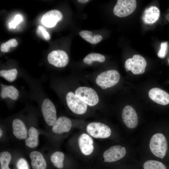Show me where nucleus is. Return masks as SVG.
I'll return each mask as SVG.
<instances>
[{"mask_svg":"<svg viewBox=\"0 0 169 169\" xmlns=\"http://www.w3.org/2000/svg\"><path fill=\"white\" fill-rule=\"evenodd\" d=\"M70 120L65 116H61L58 118L53 126L52 130L56 134H60L69 131L72 127Z\"/></svg>","mask_w":169,"mask_h":169,"instance_id":"15","label":"nucleus"},{"mask_svg":"<svg viewBox=\"0 0 169 169\" xmlns=\"http://www.w3.org/2000/svg\"><path fill=\"white\" fill-rule=\"evenodd\" d=\"M126 151L125 147L120 145H115L110 147L103 154L104 161L113 162L117 161L125 155Z\"/></svg>","mask_w":169,"mask_h":169,"instance_id":"10","label":"nucleus"},{"mask_svg":"<svg viewBox=\"0 0 169 169\" xmlns=\"http://www.w3.org/2000/svg\"><path fill=\"white\" fill-rule=\"evenodd\" d=\"M123 121L130 129L136 128L138 124V118L135 110L131 106L126 105L123 108L122 114Z\"/></svg>","mask_w":169,"mask_h":169,"instance_id":"11","label":"nucleus"},{"mask_svg":"<svg viewBox=\"0 0 169 169\" xmlns=\"http://www.w3.org/2000/svg\"><path fill=\"white\" fill-rule=\"evenodd\" d=\"M168 63H169V59H168Z\"/></svg>","mask_w":169,"mask_h":169,"instance_id":"35","label":"nucleus"},{"mask_svg":"<svg viewBox=\"0 0 169 169\" xmlns=\"http://www.w3.org/2000/svg\"><path fill=\"white\" fill-rule=\"evenodd\" d=\"M76 96L87 105L92 106L96 105L99 101V96L93 89L85 86H80L75 90Z\"/></svg>","mask_w":169,"mask_h":169,"instance_id":"3","label":"nucleus"},{"mask_svg":"<svg viewBox=\"0 0 169 169\" xmlns=\"http://www.w3.org/2000/svg\"><path fill=\"white\" fill-rule=\"evenodd\" d=\"M37 33L46 40L50 38V36L48 33L41 26H39L37 30Z\"/></svg>","mask_w":169,"mask_h":169,"instance_id":"29","label":"nucleus"},{"mask_svg":"<svg viewBox=\"0 0 169 169\" xmlns=\"http://www.w3.org/2000/svg\"><path fill=\"white\" fill-rule=\"evenodd\" d=\"M47 59L49 64L58 68L65 67L69 61L67 54L64 51L60 50L50 52L48 55Z\"/></svg>","mask_w":169,"mask_h":169,"instance_id":"9","label":"nucleus"},{"mask_svg":"<svg viewBox=\"0 0 169 169\" xmlns=\"http://www.w3.org/2000/svg\"><path fill=\"white\" fill-rule=\"evenodd\" d=\"M29 157L31 159V165L33 169H46L47 164L41 153L37 151L30 152Z\"/></svg>","mask_w":169,"mask_h":169,"instance_id":"18","label":"nucleus"},{"mask_svg":"<svg viewBox=\"0 0 169 169\" xmlns=\"http://www.w3.org/2000/svg\"><path fill=\"white\" fill-rule=\"evenodd\" d=\"M18 169H29V167L26 161L23 158L19 159L17 163Z\"/></svg>","mask_w":169,"mask_h":169,"instance_id":"31","label":"nucleus"},{"mask_svg":"<svg viewBox=\"0 0 169 169\" xmlns=\"http://www.w3.org/2000/svg\"><path fill=\"white\" fill-rule=\"evenodd\" d=\"M18 44V43L16 39H11L1 44L0 50L2 52H7L9 51L10 48L16 47Z\"/></svg>","mask_w":169,"mask_h":169,"instance_id":"27","label":"nucleus"},{"mask_svg":"<svg viewBox=\"0 0 169 169\" xmlns=\"http://www.w3.org/2000/svg\"><path fill=\"white\" fill-rule=\"evenodd\" d=\"M0 96L3 99L9 97L15 100L18 97L19 92L18 89L13 86L2 85Z\"/></svg>","mask_w":169,"mask_h":169,"instance_id":"20","label":"nucleus"},{"mask_svg":"<svg viewBox=\"0 0 169 169\" xmlns=\"http://www.w3.org/2000/svg\"><path fill=\"white\" fill-rule=\"evenodd\" d=\"M87 133L95 138H106L109 137L111 133L110 128L106 125L100 122H93L88 125Z\"/></svg>","mask_w":169,"mask_h":169,"instance_id":"6","label":"nucleus"},{"mask_svg":"<svg viewBox=\"0 0 169 169\" xmlns=\"http://www.w3.org/2000/svg\"><path fill=\"white\" fill-rule=\"evenodd\" d=\"M168 42H163L161 44V49L158 53L157 55L159 58L163 59L166 54L168 50Z\"/></svg>","mask_w":169,"mask_h":169,"instance_id":"28","label":"nucleus"},{"mask_svg":"<svg viewBox=\"0 0 169 169\" xmlns=\"http://www.w3.org/2000/svg\"><path fill=\"white\" fill-rule=\"evenodd\" d=\"M120 79V74L115 70H110L103 72L96 79V83L102 89L112 87L117 84Z\"/></svg>","mask_w":169,"mask_h":169,"instance_id":"2","label":"nucleus"},{"mask_svg":"<svg viewBox=\"0 0 169 169\" xmlns=\"http://www.w3.org/2000/svg\"><path fill=\"white\" fill-rule=\"evenodd\" d=\"M149 98L155 103L162 105L169 103V94L158 88L151 89L148 93Z\"/></svg>","mask_w":169,"mask_h":169,"instance_id":"13","label":"nucleus"},{"mask_svg":"<svg viewBox=\"0 0 169 169\" xmlns=\"http://www.w3.org/2000/svg\"><path fill=\"white\" fill-rule=\"evenodd\" d=\"M18 71L16 69L9 70H2L0 71V76L10 82L14 81L17 76Z\"/></svg>","mask_w":169,"mask_h":169,"instance_id":"24","label":"nucleus"},{"mask_svg":"<svg viewBox=\"0 0 169 169\" xmlns=\"http://www.w3.org/2000/svg\"><path fill=\"white\" fill-rule=\"evenodd\" d=\"M160 11L156 6H151L146 8L144 11L142 18L146 24H152L155 23L159 19Z\"/></svg>","mask_w":169,"mask_h":169,"instance_id":"17","label":"nucleus"},{"mask_svg":"<svg viewBox=\"0 0 169 169\" xmlns=\"http://www.w3.org/2000/svg\"><path fill=\"white\" fill-rule=\"evenodd\" d=\"M63 15L61 13L57 10H52L48 11L42 16V23L48 28L54 27L57 23L61 20Z\"/></svg>","mask_w":169,"mask_h":169,"instance_id":"12","label":"nucleus"},{"mask_svg":"<svg viewBox=\"0 0 169 169\" xmlns=\"http://www.w3.org/2000/svg\"><path fill=\"white\" fill-rule=\"evenodd\" d=\"M105 58L104 55L97 53L89 54L83 59L84 62L88 65L91 64L94 61L103 63L105 61Z\"/></svg>","mask_w":169,"mask_h":169,"instance_id":"23","label":"nucleus"},{"mask_svg":"<svg viewBox=\"0 0 169 169\" xmlns=\"http://www.w3.org/2000/svg\"><path fill=\"white\" fill-rule=\"evenodd\" d=\"M125 71H127V72H128V71L129 70L128 69H125Z\"/></svg>","mask_w":169,"mask_h":169,"instance_id":"34","label":"nucleus"},{"mask_svg":"<svg viewBox=\"0 0 169 169\" xmlns=\"http://www.w3.org/2000/svg\"><path fill=\"white\" fill-rule=\"evenodd\" d=\"M92 139L85 133L82 134L78 139L79 146L81 152L85 155H90L93 151L94 146Z\"/></svg>","mask_w":169,"mask_h":169,"instance_id":"14","label":"nucleus"},{"mask_svg":"<svg viewBox=\"0 0 169 169\" xmlns=\"http://www.w3.org/2000/svg\"><path fill=\"white\" fill-rule=\"evenodd\" d=\"M77 1L80 3H85L89 1V0H78Z\"/></svg>","mask_w":169,"mask_h":169,"instance_id":"32","label":"nucleus"},{"mask_svg":"<svg viewBox=\"0 0 169 169\" xmlns=\"http://www.w3.org/2000/svg\"><path fill=\"white\" fill-rule=\"evenodd\" d=\"M149 146L151 152L156 157L163 159L166 155L168 145L163 134L157 133L154 135L151 139Z\"/></svg>","mask_w":169,"mask_h":169,"instance_id":"1","label":"nucleus"},{"mask_svg":"<svg viewBox=\"0 0 169 169\" xmlns=\"http://www.w3.org/2000/svg\"><path fill=\"white\" fill-rule=\"evenodd\" d=\"M147 65L145 59L141 55H134L132 58L127 59L125 62V67L126 69L130 70L134 74H143Z\"/></svg>","mask_w":169,"mask_h":169,"instance_id":"4","label":"nucleus"},{"mask_svg":"<svg viewBox=\"0 0 169 169\" xmlns=\"http://www.w3.org/2000/svg\"><path fill=\"white\" fill-rule=\"evenodd\" d=\"M0 137H1L2 135L3 132H2V130L1 129H0Z\"/></svg>","mask_w":169,"mask_h":169,"instance_id":"33","label":"nucleus"},{"mask_svg":"<svg viewBox=\"0 0 169 169\" xmlns=\"http://www.w3.org/2000/svg\"><path fill=\"white\" fill-rule=\"evenodd\" d=\"M41 110L46 123L53 126L57 120L56 110L53 102L48 98L45 99L42 103Z\"/></svg>","mask_w":169,"mask_h":169,"instance_id":"7","label":"nucleus"},{"mask_svg":"<svg viewBox=\"0 0 169 169\" xmlns=\"http://www.w3.org/2000/svg\"><path fill=\"white\" fill-rule=\"evenodd\" d=\"M144 169H166L165 166L161 162L154 160H148L143 164Z\"/></svg>","mask_w":169,"mask_h":169,"instance_id":"26","label":"nucleus"},{"mask_svg":"<svg viewBox=\"0 0 169 169\" xmlns=\"http://www.w3.org/2000/svg\"><path fill=\"white\" fill-rule=\"evenodd\" d=\"M11 159L10 153L7 151L1 152L0 163L1 169H10L8 165Z\"/></svg>","mask_w":169,"mask_h":169,"instance_id":"25","label":"nucleus"},{"mask_svg":"<svg viewBox=\"0 0 169 169\" xmlns=\"http://www.w3.org/2000/svg\"><path fill=\"white\" fill-rule=\"evenodd\" d=\"M67 105L73 113L78 115L85 113L87 109V105L76 96L74 92H68L66 96Z\"/></svg>","mask_w":169,"mask_h":169,"instance_id":"8","label":"nucleus"},{"mask_svg":"<svg viewBox=\"0 0 169 169\" xmlns=\"http://www.w3.org/2000/svg\"><path fill=\"white\" fill-rule=\"evenodd\" d=\"M22 20L23 18L20 15L18 14L16 15L14 20L9 24L10 28H15L16 26L22 21Z\"/></svg>","mask_w":169,"mask_h":169,"instance_id":"30","label":"nucleus"},{"mask_svg":"<svg viewBox=\"0 0 169 169\" xmlns=\"http://www.w3.org/2000/svg\"><path fill=\"white\" fill-rule=\"evenodd\" d=\"M64 157V155L63 152L57 151L52 154L50 156V160L55 167L61 169L63 167Z\"/></svg>","mask_w":169,"mask_h":169,"instance_id":"22","label":"nucleus"},{"mask_svg":"<svg viewBox=\"0 0 169 169\" xmlns=\"http://www.w3.org/2000/svg\"><path fill=\"white\" fill-rule=\"evenodd\" d=\"M136 5L135 0H118L113 9L114 13L120 17H126L134 11Z\"/></svg>","mask_w":169,"mask_h":169,"instance_id":"5","label":"nucleus"},{"mask_svg":"<svg viewBox=\"0 0 169 169\" xmlns=\"http://www.w3.org/2000/svg\"><path fill=\"white\" fill-rule=\"evenodd\" d=\"M28 136L25 140L26 146L31 148L36 147L38 143L39 133L37 129L31 127L28 130Z\"/></svg>","mask_w":169,"mask_h":169,"instance_id":"19","label":"nucleus"},{"mask_svg":"<svg viewBox=\"0 0 169 169\" xmlns=\"http://www.w3.org/2000/svg\"><path fill=\"white\" fill-rule=\"evenodd\" d=\"M79 35L87 42L95 44L100 42L102 39V36L99 34H94L90 31L83 30L79 33Z\"/></svg>","mask_w":169,"mask_h":169,"instance_id":"21","label":"nucleus"},{"mask_svg":"<svg viewBox=\"0 0 169 169\" xmlns=\"http://www.w3.org/2000/svg\"><path fill=\"white\" fill-rule=\"evenodd\" d=\"M14 135L18 139H26L28 136V132L23 122L19 119L13 120L12 124Z\"/></svg>","mask_w":169,"mask_h":169,"instance_id":"16","label":"nucleus"}]
</instances>
